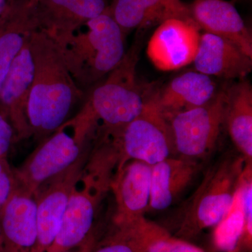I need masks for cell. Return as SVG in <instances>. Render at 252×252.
I'll use <instances>...</instances> for the list:
<instances>
[{
  "label": "cell",
  "instance_id": "obj_1",
  "mask_svg": "<svg viewBox=\"0 0 252 252\" xmlns=\"http://www.w3.org/2000/svg\"><path fill=\"white\" fill-rule=\"evenodd\" d=\"M30 45L34 75L26 114L30 137L40 142L70 119L86 94L73 79L59 46L47 33L34 32Z\"/></svg>",
  "mask_w": 252,
  "mask_h": 252
},
{
  "label": "cell",
  "instance_id": "obj_2",
  "mask_svg": "<svg viewBox=\"0 0 252 252\" xmlns=\"http://www.w3.org/2000/svg\"><path fill=\"white\" fill-rule=\"evenodd\" d=\"M51 37L73 79L84 92L107 77L126 53L125 34L110 8L76 29Z\"/></svg>",
  "mask_w": 252,
  "mask_h": 252
},
{
  "label": "cell",
  "instance_id": "obj_3",
  "mask_svg": "<svg viewBox=\"0 0 252 252\" xmlns=\"http://www.w3.org/2000/svg\"><path fill=\"white\" fill-rule=\"evenodd\" d=\"M96 123L85 103L74 117L39 142L18 168L19 187L34 194L48 181L64 171L84 154L92 142Z\"/></svg>",
  "mask_w": 252,
  "mask_h": 252
},
{
  "label": "cell",
  "instance_id": "obj_4",
  "mask_svg": "<svg viewBox=\"0 0 252 252\" xmlns=\"http://www.w3.org/2000/svg\"><path fill=\"white\" fill-rule=\"evenodd\" d=\"M247 160L241 154H226L207 169L198 188L187 201L177 236L186 240L215 227L229 210Z\"/></svg>",
  "mask_w": 252,
  "mask_h": 252
},
{
  "label": "cell",
  "instance_id": "obj_5",
  "mask_svg": "<svg viewBox=\"0 0 252 252\" xmlns=\"http://www.w3.org/2000/svg\"><path fill=\"white\" fill-rule=\"evenodd\" d=\"M138 49L135 46L103 81L94 86L84 103L91 111L97 129L120 132L140 114L146 97L137 79Z\"/></svg>",
  "mask_w": 252,
  "mask_h": 252
},
{
  "label": "cell",
  "instance_id": "obj_6",
  "mask_svg": "<svg viewBox=\"0 0 252 252\" xmlns=\"http://www.w3.org/2000/svg\"><path fill=\"white\" fill-rule=\"evenodd\" d=\"M117 140L123 165L132 160L154 165L171 157L175 149L170 124L159 106L157 91L147 94L140 114L117 133Z\"/></svg>",
  "mask_w": 252,
  "mask_h": 252
},
{
  "label": "cell",
  "instance_id": "obj_7",
  "mask_svg": "<svg viewBox=\"0 0 252 252\" xmlns=\"http://www.w3.org/2000/svg\"><path fill=\"white\" fill-rule=\"evenodd\" d=\"M226 91L221 89L207 103L168 119L175 152L197 160L211 153L225 124Z\"/></svg>",
  "mask_w": 252,
  "mask_h": 252
},
{
  "label": "cell",
  "instance_id": "obj_8",
  "mask_svg": "<svg viewBox=\"0 0 252 252\" xmlns=\"http://www.w3.org/2000/svg\"><path fill=\"white\" fill-rule=\"evenodd\" d=\"M109 190V184L84 167L73 187L59 234L47 252L65 251L84 243L93 233L97 207Z\"/></svg>",
  "mask_w": 252,
  "mask_h": 252
},
{
  "label": "cell",
  "instance_id": "obj_9",
  "mask_svg": "<svg viewBox=\"0 0 252 252\" xmlns=\"http://www.w3.org/2000/svg\"><path fill=\"white\" fill-rule=\"evenodd\" d=\"M91 143L70 167L46 182L36 193L37 243L34 250L47 252L59 234L76 181L85 166Z\"/></svg>",
  "mask_w": 252,
  "mask_h": 252
},
{
  "label": "cell",
  "instance_id": "obj_10",
  "mask_svg": "<svg viewBox=\"0 0 252 252\" xmlns=\"http://www.w3.org/2000/svg\"><path fill=\"white\" fill-rule=\"evenodd\" d=\"M200 28L193 20H167L159 25L149 39L147 54L161 71H172L193 63L198 51Z\"/></svg>",
  "mask_w": 252,
  "mask_h": 252
},
{
  "label": "cell",
  "instance_id": "obj_11",
  "mask_svg": "<svg viewBox=\"0 0 252 252\" xmlns=\"http://www.w3.org/2000/svg\"><path fill=\"white\" fill-rule=\"evenodd\" d=\"M30 39L15 58L0 89V112L12 126L16 141L30 137L26 113L34 75Z\"/></svg>",
  "mask_w": 252,
  "mask_h": 252
},
{
  "label": "cell",
  "instance_id": "obj_12",
  "mask_svg": "<svg viewBox=\"0 0 252 252\" xmlns=\"http://www.w3.org/2000/svg\"><path fill=\"white\" fill-rule=\"evenodd\" d=\"M151 173L152 165L132 160L116 174L110 187L116 201L114 225L126 224L144 217L150 205Z\"/></svg>",
  "mask_w": 252,
  "mask_h": 252
},
{
  "label": "cell",
  "instance_id": "obj_13",
  "mask_svg": "<svg viewBox=\"0 0 252 252\" xmlns=\"http://www.w3.org/2000/svg\"><path fill=\"white\" fill-rule=\"evenodd\" d=\"M3 252H33L37 243L36 195L18 187L0 213Z\"/></svg>",
  "mask_w": 252,
  "mask_h": 252
},
{
  "label": "cell",
  "instance_id": "obj_14",
  "mask_svg": "<svg viewBox=\"0 0 252 252\" xmlns=\"http://www.w3.org/2000/svg\"><path fill=\"white\" fill-rule=\"evenodd\" d=\"M195 24L230 41L252 59V36L234 5L225 0H194L189 5Z\"/></svg>",
  "mask_w": 252,
  "mask_h": 252
},
{
  "label": "cell",
  "instance_id": "obj_15",
  "mask_svg": "<svg viewBox=\"0 0 252 252\" xmlns=\"http://www.w3.org/2000/svg\"><path fill=\"white\" fill-rule=\"evenodd\" d=\"M39 30L49 35L67 32L109 9L107 0H32Z\"/></svg>",
  "mask_w": 252,
  "mask_h": 252
},
{
  "label": "cell",
  "instance_id": "obj_16",
  "mask_svg": "<svg viewBox=\"0 0 252 252\" xmlns=\"http://www.w3.org/2000/svg\"><path fill=\"white\" fill-rule=\"evenodd\" d=\"M197 72L224 79H243L252 69V59L230 41L210 33L200 35L193 62Z\"/></svg>",
  "mask_w": 252,
  "mask_h": 252
},
{
  "label": "cell",
  "instance_id": "obj_17",
  "mask_svg": "<svg viewBox=\"0 0 252 252\" xmlns=\"http://www.w3.org/2000/svg\"><path fill=\"white\" fill-rule=\"evenodd\" d=\"M37 30L32 0H7L0 18V89L15 58Z\"/></svg>",
  "mask_w": 252,
  "mask_h": 252
},
{
  "label": "cell",
  "instance_id": "obj_18",
  "mask_svg": "<svg viewBox=\"0 0 252 252\" xmlns=\"http://www.w3.org/2000/svg\"><path fill=\"white\" fill-rule=\"evenodd\" d=\"M110 12L124 34L172 18L193 20L189 6L182 0H116Z\"/></svg>",
  "mask_w": 252,
  "mask_h": 252
},
{
  "label": "cell",
  "instance_id": "obj_19",
  "mask_svg": "<svg viewBox=\"0 0 252 252\" xmlns=\"http://www.w3.org/2000/svg\"><path fill=\"white\" fill-rule=\"evenodd\" d=\"M199 170L198 161L184 157H168L152 165L149 208L166 210L192 183Z\"/></svg>",
  "mask_w": 252,
  "mask_h": 252
},
{
  "label": "cell",
  "instance_id": "obj_20",
  "mask_svg": "<svg viewBox=\"0 0 252 252\" xmlns=\"http://www.w3.org/2000/svg\"><path fill=\"white\" fill-rule=\"evenodd\" d=\"M218 91L210 76L197 71L188 72L172 79L163 90L157 91L158 102L169 119L179 113L204 105Z\"/></svg>",
  "mask_w": 252,
  "mask_h": 252
},
{
  "label": "cell",
  "instance_id": "obj_21",
  "mask_svg": "<svg viewBox=\"0 0 252 252\" xmlns=\"http://www.w3.org/2000/svg\"><path fill=\"white\" fill-rule=\"evenodd\" d=\"M225 124L239 153L252 160V87L250 81L240 79L225 89Z\"/></svg>",
  "mask_w": 252,
  "mask_h": 252
},
{
  "label": "cell",
  "instance_id": "obj_22",
  "mask_svg": "<svg viewBox=\"0 0 252 252\" xmlns=\"http://www.w3.org/2000/svg\"><path fill=\"white\" fill-rule=\"evenodd\" d=\"M167 231L145 217L119 225L99 243L93 252H148L154 242Z\"/></svg>",
  "mask_w": 252,
  "mask_h": 252
},
{
  "label": "cell",
  "instance_id": "obj_23",
  "mask_svg": "<svg viewBox=\"0 0 252 252\" xmlns=\"http://www.w3.org/2000/svg\"><path fill=\"white\" fill-rule=\"evenodd\" d=\"M244 228L245 215L241 177L231 206L215 226L213 239L217 250L221 252H238Z\"/></svg>",
  "mask_w": 252,
  "mask_h": 252
},
{
  "label": "cell",
  "instance_id": "obj_24",
  "mask_svg": "<svg viewBox=\"0 0 252 252\" xmlns=\"http://www.w3.org/2000/svg\"><path fill=\"white\" fill-rule=\"evenodd\" d=\"M243 187V203L245 215V228L238 252H251L252 244V167L249 162L242 177Z\"/></svg>",
  "mask_w": 252,
  "mask_h": 252
},
{
  "label": "cell",
  "instance_id": "obj_25",
  "mask_svg": "<svg viewBox=\"0 0 252 252\" xmlns=\"http://www.w3.org/2000/svg\"><path fill=\"white\" fill-rule=\"evenodd\" d=\"M18 187L14 169L10 166L6 157L0 158V213Z\"/></svg>",
  "mask_w": 252,
  "mask_h": 252
},
{
  "label": "cell",
  "instance_id": "obj_26",
  "mask_svg": "<svg viewBox=\"0 0 252 252\" xmlns=\"http://www.w3.org/2000/svg\"><path fill=\"white\" fill-rule=\"evenodd\" d=\"M148 252H205L201 249L168 233L152 244Z\"/></svg>",
  "mask_w": 252,
  "mask_h": 252
},
{
  "label": "cell",
  "instance_id": "obj_27",
  "mask_svg": "<svg viewBox=\"0 0 252 252\" xmlns=\"http://www.w3.org/2000/svg\"><path fill=\"white\" fill-rule=\"evenodd\" d=\"M16 141L12 126L0 112V158L7 157L11 145Z\"/></svg>",
  "mask_w": 252,
  "mask_h": 252
},
{
  "label": "cell",
  "instance_id": "obj_28",
  "mask_svg": "<svg viewBox=\"0 0 252 252\" xmlns=\"http://www.w3.org/2000/svg\"><path fill=\"white\" fill-rule=\"evenodd\" d=\"M96 244H97V242H96L95 238L92 233L84 243L81 244L79 246L61 252H93Z\"/></svg>",
  "mask_w": 252,
  "mask_h": 252
},
{
  "label": "cell",
  "instance_id": "obj_29",
  "mask_svg": "<svg viewBox=\"0 0 252 252\" xmlns=\"http://www.w3.org/2000/svg\"><path fill=\"white\" fill-rule=\"evenodd\" d=\"M7 0H0V18L4 13L5 8H6Z\"/></svg>",
  "mask_w": 252,
  "mask_h": 252
},
{
  "label": "cell",
  "instance_id": "obj_30",
  "mask_svg": "<svg viewBox=\"0 0 252 252\" xmlns=\"http://www.w3.org/2000/svg\"><path fill=\"white\" fill-rule=\"evenodd\" d=\"M0 252H3L2 241H1V229H0Z\"/></svg>",
  "mask_w": 252,
  "mask_h": 252
},
{
  "label": "cell",
  "instance_id": "obj_31",
  "mask_svg": "<svg viewBox=\"0 0 252 252\" xmlns=\"http://www.w3.org/2000/svg\"><path fill=\"white\" fill-rule=\"evenodd\" d=\"M33 252H42L36 251V250H34V251H33Z\"/></svg>",
  "mask_w": 252,
  "mask_h": 252
}]
</instances>
